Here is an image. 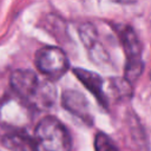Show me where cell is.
<instances>
[{
  "instance_id": "cell-1",
  "label": "cell",
  "mask_w": 151,
  "mask_h": 151,
  "mask_svg": "<svg viewBox=\"0 0 151 151\" xmlns=\"http://www.w3.org/2000/svg\"><path fill=\"white\" fill-rule=\"evenodd\" d=\"M15 96L28 106L46 109L53 105L55 90L47 81H42L31 70H15L9 78Z\"/></svg>"
},
{
  "instance_id": "cell-2",
  "label": "cell",
  "mask_w": 151,
  "mask_h": 151,
  "mask_svg": "<svg viewBox=\"0 0 151 151\" xmlns=\"http://www.w3.org/2000/svg\"><path fill=\"white\" fill-rule=\"evenodd\" d=\"M34 138L44 151H71L72 149L70 132L55 117L42 118L35 126Z\"/></svg>"
},
{
  "instance_id": "cell-3",
  "label": "cell",
  "mask_w": 151,
  "mask_h": 151,
  "mask_svg": "<svg viewBox=\"0 0 151 151\" xmlns=\"http://www.w3.org/2000/svg\"><path fill=\"white\" fill-rule=\"evenodd\" d=\"M117 32L126 58L124 79L132 84L140 77L144 70V63L142 59V44L133 28L130 26H124Z\"/></svg>"
},
{
  "instance_id": "cell-4",
  "label": "cell",
  "mask_w": 151,
  "mask_h": 151,
  "mask_svg": "<svg viewBox=\"0 0 151 151\" xmlns=\"http://www.w3.org/2000/svg\"><path fill=\"white\" fill-rule=\"evenodd\" d=\"M37 68L48 79H59L70 68L66 53L54 46H46L35 53Z\"/></svg>"
},
{
  "instance_id": "cell-5",
  "label": "cell",
  "mask_w": 151,
  "mask_h": 151,
  "mask_svg": "<svg viewBox=\"0 0 151 151\" xmlns=\"http://www.w3.org/2000/svg\"><path fill=\"white\" fill-rule=\"evenodd\" d=\"M78 32H79L83 44L85 45L86 50L88 51V55L92 59V61L98 65L107 64L109 55L99 41L98 32H97L96 27L90 22H84L79 26Z\"/></svg>"
},
{
  "instance_id": "cell-6",
  "label": "cell",
  "mask_w": 151,
  "mask_h": 151,
  "mask_svg": "<svg viewBox=\"0 0 151 151\" xmlns=\"http://www.w3.org/2000/svg\"><path fill=\"white\" fill-rule=\"evenodd\" d=\"M61 104L65 110L71 112L77 118L81 119L87 124L92 123L90 104L83 93L76 90H66L61 94Z\"/></svg>"
},
{
  "instance_id": "cell-7",
  "label": "cell",
  "mask_w": 151,
  "mask_h": 151,
  "mask_svg": "<svg viewBox=\"0 0 151 151\" xmlns=\"http://www.w3.org/2000/svg\"><path fill=\"white\" fill-rule=\"evenodd\" d=\"M0 142L8 151H39V145L35 138L15 127L2 134Z\"/></svg>"
},
{
  "instance_id": "cell-8",
  "label": "cell",
  "mask_w": 151,
  "mask_h": 151,
  "mask_svg": "<svg viewBox=\"0 0 151 151\" xmlns=\"http://www.w3.org/2000/svg\"><path fill=\"white\" fill-rule=\"evenodd\" d=\"M74 76L84 84V86L96 97V99L104 106H107V98L104 92V83L99 74L87 71L84 68H74L73 70Z\"/></svg>"
},
{
  "instance_id": "cell-9",
  "label": "cell",
  "mask_w": 151,
  "mask_h": 151,
  "mask_svg": "<svg viewBox=\"0 0 151 151\" xmlns=\"http://www.w3.org/2000/svg\"><path fill=\"white\" fill-rule=\"evenodd\" d=\"M94 151H119L114 142L105 133L99 132L94 137Z\"/></svg>"
},
{
  "instance_id": "cell-10",
  "label": "cell",
  "mask_w": 151,
  "mask_h": 151,
  "mask_svg": "<svg viewBox=\"0 0 151 151\" xmlns=\"http://www.w3.org/2000/svg\"><path fill=\"white\" fill-rule=\"evenodd\" d=\"M111 1L119 2V4H132V2H134L136 0H111Z\"/></svg>"
}]
</instances>
